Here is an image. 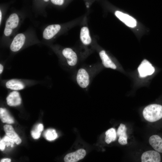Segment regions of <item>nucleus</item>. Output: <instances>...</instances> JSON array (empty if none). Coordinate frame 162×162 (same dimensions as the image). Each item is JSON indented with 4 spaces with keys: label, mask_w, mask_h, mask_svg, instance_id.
Here are the masks:
<instances>
[{
    "label": "nucleus",
    "mask_w": 162,
    "mask_h": 162,
    "mask_svg": "<svg viewBox=\"0 0 162 162\" xmlns=\"http://www.w3.org/2000/svg\"><path fill=\"white\" fill-rule=\"evenodd\" d=\"M142 114L146 121L151 122H156L162 118V106L156 104L148 105L144 109Z\"/></svg>",
    "instance_id": "1"
},
{
    "label": "nucleus",
    "mask_w": 162,
    "mask_h": 162,
    "mask_svg": "<svg viewBox=\"0 0 162 162\" xmlns=\"http://www.w3.org/2000/svg\"><path fill=\"white\" fill-rule=\"evenodd\" d=\"M19 21V17L17 14L13 13L10 15L6 22L4 30V34L5 36L10 35L13 29L18 26Z\"/></svg>",
    "instance_id": "2"
},
{
    "label": "nucleus",
    "mask_w": 162,
    "mask_h": 162,
    "mask_svg": "<svg viewBox=\"0 0 162 162\" xmlns=\"http://www.w3.org/2000/svg\"><path fill=\"white\" fill-rule=\"evenodd\" d=\"M137 69L140 77H144L151 75L155 71L154 67L146 59L142 62Z\"/></svg>",
    "instance_id": "3"
},
{
    "label": "nucleus",
    "mask_w": 162,
    "mask_h": 162,
    "mask_svg": "<svg viewBox=\"0 0 162 162\" xmlns=\"http://www.w3.org/2000/svg\"><path fill=\"white\" fill-rule=\"evenodd\" d=\"M115 14L120 20L128 27L134 28L136 26V20L128 14L117 10L115 11Z\"/></svg>",
    "instance_id": "4"
},
{
    "label": "nucleus",
    "mask_w": 162,
    "mask_h": 162,
    "mask_svg": "<svg viewBox=\"0 0 162 162\" xmlns=\"http://www.w3.org/2000/svg\"><path fill=\"white\" fill-rule=\"evenodd\" d=\"M77 82L80 87L86 88L89 83V78L87 71L83 68H80L78 70L76 77Z\"/></svg>",
    "instance_id": "5"
},
{
    "label": "nucleus",
    "mask_w": 162,
    "mask_h": 162,
    "mask_svg": "<svg viewBox=\"0 0 162 162\" xmlns=\"http://www.w3.org/2000/svg\"><path fill=\"white\" fill-rule=\"evenodd\" d=\"M86 154L85 150L80 149L75 152L67 154L64 158V160L65 162H76L83 158Z\"/></svg>",
    "instance_id": "6"
},
{
    "label": "nucleus",
    "mask_w": 162,
    "mask_h": 162,
    "mask_svg": "<svg viewBox=\"0 0 162 162\" xmlns=\"http://www.w3.org/2000/svg\"><path fill=\"white\" fill-rule=\"evenodd\" d=\"M141 160L142 162H160L161 157L158 152L153 150L148 151L142 154Z\"/></svg>",
    "instance_id": "7"
},
{
    "label": "nucleus",
    "mask_w": 162,
    "mask_h": 162,
    "mask_svg": "<svg viewBox=\"0 0 162 162\" xmlns=\"http://www.w3.org/2000/svg\"><path fill=\"white\" fill-rule=\"evenodd\" d=\"M26 38L22 33L17 34L14 38L10 46V49L11 51L16 52L19 51L23 45Z\"/></svg>",
    "instance_id": "8"
},
{
    "label": "nucleus",
    "mask_w": 162,
    "mask_h": 162,
    "mask_svg": "<svg viewBox=\"0 0 162 162\" xmlns=\"http://www.w3.org/2000/svg\"><path fill=\"white\" fill-rule=\"evenodd\" d=\"M62 54L66 59L68 64L71 66L75 65L77 62V57L76 53L71 48H66L62 51Z\"/></svg>",
    "instance_id": "9"
},
{
    "label": "nucleus",
    "mask_w": 162,
    "mask_h": 162,
    "mask_svg": "<svg viewBox=\"0 0 162 162\" xmlns=\"http://www.w3.org/2000/svg\"><path fill=\"white\" fill-rule=\"evenodd\" d=\"M61 28V26L58 24L48 26L45 28L43 31V38L46 40L50 39L58 32Z\"/></svg>",
    "instance_id": "10"
},
{
    "label": "nucleus",
    "mask_w": 162,
    "mask_h": 162,
    "mask_svg": "<svg viewBox=\"0 0 162 162\" xmlns=\"http://www.w3.org/2000/svg\"><path fill=\"white\" fill-rule=\"evenodd\" d=\"M7 104L10 106H16L20 105L21 99L19 93L16 91L10 92L6 98Z\"/></svg>",
    "instance_id": "11"
},
{
    "label": "nucleus",
    "mask_w": 162,
    "mask_h": 162,
    "mask_svg": "<svg viewBox=\"0 0 162 162\" xmlns=\"http://www.w3.org/2000/svg\"><path fill=\"white\" fill-rule=\"evenodd\" d=\"M149 142L156 151L162 153V139L160 136L156 135L151 136L149 138Z\"/></svg>",
    "instance_id": "12"
},
{
    "label": "nucleus",
    "mask_w": 162,
    "mask_h": 162,
    "mask_svg": "<svg viewBox=\"0 0 162 162\" xmlns=\"http://www.w3.org/2000/svg\"><path fill=\"white\" fill-rule=\"evenodd\" d=\"M127 128L123 124H120L117 132V135L118 136V142L121 145H124L127 144V136L126 132Z\"/></svg>",
    "instance_id": "13"
},
{
    "label": "nucleus",
    "mask_w": 162,
    "mask_h": 162,
    "mask_svg": "<svg viewBox=\"0 0 162 162\" xmlns=\"http://www.w3.org/2000/svg\"><path fill=\"white\" fill-rule=\"evenodd\" d=\"M4 129L6 135L12 139L16 144L19 145L21 142V139L11 126L5 125L4 126Z\"/></svg>",
    "instance_id": "14"
},
{
    "label": "nucleus",
    "mask_w": 162,
    "mask_h": 162,
    "mask_svg": "<svg viewBox=\"0 0 162 162\" xmlns=\"http://www.w3.org/2000/svg\"><path fill=\"white\" fill-rule=\"evenodd\" d=\"M99 55L104 67L113 69H116V66L110 58L105 50L101 51L99 53Z\"/></svg>",
    "instance_id": "15"
},
{
    "label": "nucleus",
    "mask_w": 162,
    "mask_h": 162,
    "mask_svg": "<svg viewBox=\"0 0 162 162\" xmlns=\"http://www.w3.org/2000/svg\"><path fill=\"white\" fill-rule=\"evenodd\" d=\"M6 86L7 88L14 90H22L25 87L24 85L22 82L16 79L8 81L6 83Z\"/></svg>",
    "instance_id": "16"
},
{
    "label": "nucleus",
    "mask_w": 162,
    "mask_h": 162,
    "mask_svg": "<svg viewBox=\"0 0 162 162\" xmlns=\"http://www.w3.org/2000/svg\"><path fill=\"white\" fill-rule=\"evenodd\" d=\"M80 39L82 43L85 45L89 44L92 39L89 34V30L86 27H82L80 30Z\"/></svg>",
    "instance_id": "17"
},
{
    "label": "nucleus",
    "mask_w": 162,
    "mask_h": 162,
    "mask_svg": "<svg viewBox=\"0 0 162 162\" xmlns=\"http://www.w3.org/2000/svg\"><path fill=\"white\" fill-rule=\"evenodd\" d=\"M0 118L2 121L3 123L11 124L14 122V119L5 108H0Z\"/></svg>",
    "instance_id": "18"
},
{
    "label": "nucleus",
    "mask_w": 162,
    "mask_h": 162,
    "mask_svg": "<svg viewBox=\"0 0 162 162\" xmlns=\"http://www.w3.org/2000/svg\"><path fill=\"white\" fill-rule=\"evenodd\" d=\"M106 135L105 138V142L108 144H110L112 142L116 140V133L115 129L113 128H111L107 130L105 132Z\"/></svg>",
    "instance_id": "19"
},
{
    "label": "nucleus",
    "mask_w": 162,
    "mask_h": 162,
    "mask_svg": "<svg viewBox=\"0 0 162 162\" xmlns=\"http://www.w3.org/2000/svg\"><path fill=\"white\" fill-rule=\"evenodd\" d=\"M43 129L44 126L42 124H38L31 131V134L32 137L35 139H39Z\"/></svg>",
    "instance_id": "20"
},
{
    "label": "nucleus",
    "mask_w": 162,
    "mask_h": 162,
    "mask_svg": "<svg viewBox=\"0 0 162 162\" xmlns=\"http://www.w3.org/2000/svg\"><path fill=\"white\" fill-rule=\"evenodd\" d=\"M44 135L45 138L49 141L55 140L58 136L55 130L52 129H49L46 130L44 132Z\"/></svg>",
    "instance_id": "21"
},
{
    "label": "nucleus",
    "mask_w": 162,
    "mask_h": 162,
    "mask_svg": "<svg viewBox=\"0 0 162 162\" xmlns=\"http://www.w3.org/2000/svg\"><path fill=\"white\" fill-rule=\"evenodd\" d=\"M5 146L7 147L10 146L11 147L14 146V144L15 142L14 141L7 135L5 136L1 140Z\"/></svg>",
    "instance_id": "22"
},
{
    "label": "nucleus",
    "mask_w": 162,
    "mask_h": 162,
    "mask_svg": "<svg viewBox=\"0 0 162 162\" xmlns=\"http://www.w3.org/2000/svg\"><path fill=\"white\" fill-rule=\"evenodd\" d=\"M51 2L54 4L61 5L64 3V0H51Z\"/></svg>",
    "instance_id": "23"
},
{
    "label": "nucleus",
    "mask_w": 162,
    "mask_h": 162,
    "mask_svg": "<svg viewBox=\"0 0 162 162\" xmlns=\"http://www.w3.org/2000/svg\"><path fill=\"white\" fill-rule=\"evenodd\" d=\"M5 145L1 140L0 141V149L1 151H3L5 148Z\"/></svg>",
    "instance_id": "24"
},
{
    "label": "nucleus",
    "mask_w": 162,
    "mask_h": 162,
    "mask_svg": "<svg viewBox=\"0 0 162 162\" xmlns=\"http://www.w3.org/2000/svg\"><path fill=\"white\" fill-rule=\"evenodd\" d=\"M11 161V159L10 158H3L1 160V162H10Z\"/></svg>",
    "instance_id": "25"
},
{
    "label": "nucleus",
    "mask_w": 162,
    "mask_h": 162,
    "mask_svg": "<svg viewBox=\"0 0 162 162\" xmlns=\"http://www.w3.org/2000/svg\"><path fill=\"white\" fill-rule=\"evenodd\" d=\"M3 70V66L2 64H0V74H1Z\"/></svg>",
    "instance_id": "26"
},
{
    "label": "nucleus",
    "mask_w": 162,
    "mask_h": 162,
    "mask_svg": "<svg viewBox=\"0 0 162 162\" xmlns=\"http://www.w3.org/2000/svg\"><path fill=\"white\" fill-rule=\"evenodd\" d=\"M2 19V13L1 12V11L0 10V24L1 23Z\"/></svg>",
    "instance_id": "27"
},
{
    "label": "nucleus",
    "mask_w": 162,
    "mask_h": 162,
    "mask_svg": "<svg viewBox=\"0 0 162 162\" xmlns=\"http://www.w3.org/2000/svg\"><path fill=\"white\" fill-rule=\"evenodd\" d=\"M44 0L46 2H47L49 1V0Z\"/></svg>",
    "instance_id": "28"
}]
</instances>
